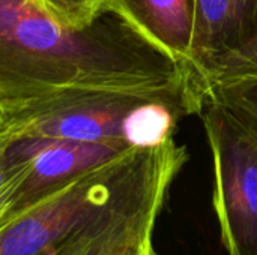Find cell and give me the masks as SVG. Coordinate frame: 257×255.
Returning <instances> with one entry per match:
<instances>
[{
	"label": "cell",
	"instance_id": "cell-1",
	"mask_svg": "<svg viewBox=\"0 0 257 255\" xmlns=\"http://www.w3.org/2000/svg\"><path fill=\"white\" fill-rule=\"evenodd\" d=\"M190 75L108 8L87 27L69 29L27 0H0V104L69 87L154 89Z\"/></svg>",
	"mask_w": 257,
	"mask_h": 255
},
{
	"label": "cell",
	"instance_id": "cell-2",
	"mask_svg": "<svg viewBox=\"0 0 257 255\" xmlns=\"http://www.w3.org/2000/svg\"><path fill=\"white\" fill-rule=\"evenodd\" d=\"M190 93L205 99V90L194 75L142 90L59 89L0 104V138L125 141L130 144V122L142 105Z\"/></svg>",
	"mask_w": 257,
	"mask_h": 255
},
{
	"label": "cell",
	"instance_id": "cell-3",
	"mask_svg": "<svg viewBox=\"0 0 257 255\" xmlns=\"http://www.w3.org/2000/svg\"><path fill=\"white\" fill-rule=\"evenodd\" d=\"M187 161V147L175 138L152 146L136 173L68 233L54 255H158L155 224Z\"/></svg>",
	"mask_w": 257,
	"mask_h": 255
},
{
	"label": "cell",
	"instance_id": "cell-4",
	"mask_svg": "<svg viewBox=\"0 0 257 255\" xmlns=\"http://www.w3.org/2000/svg\"><path fill=\"white\" fill-rule=\"evenodd\" d=\"M148 150L149 147L125 150L0 227V255L56 254L68 233L136 173Z\"/></svg>",
	"mask_w": 257,
	"mask_h": 255
},
{
	"label": "cell",
	"instance_id": "cell-5",
	"mask_svg": "<svg viewBox=\"0 0 257 255\" xmlns=\"http://www.w3.org/2000/svg\"><path fill=\"white\" fill-rule=\"evenodd\" d=\"M214 161V209L229 255H257V141L221 107L200 111Z\"/></svg>",
	"mask_w": 257,
	"mask_h": 255
},
{
	"label": "cell",
	"instance_id": "cell-6",
	"mask_svg": "<svg viewBox=\"0 0 257 255\" xmlns=\"http://www.w3.org/2000/svg\"><path fill=\"white\" fill-rule=\"evenodd\" d=\"M8 167L0 191V227L68 186L84 173L131 149L125 141L5 140Z\"/></svg>",
	"mask_w": 257,
	"mask_h": 255
},
{
	"label": "cell",
	"instance_id": "cell-7",
	"mask_svg": "<svg viewBox=\"0 0 257 255\" xmlns=\"http://www.w3.org/2000/svg\"><path fill=\"white\" fill-rule=\"evenodd\" d=\"M256 33L257 0H194L188 65L203 89L206 74Z\"/></svg>",
	"mask_w": 257,
	"mask_h": 255
},
{
	"label": "cell",
	"instance_id": "cell-8",
	"mask_svg": "<svg viewBox=\"0 0 257 255\" xmlns=\"http://www.w3.org/2000/svg\"><path fill=\"white\" fill-rule=\"evenodd\" d=\"M105 8L120 14L151 42L178 62L188 65L194 0H107Z\"/></svg>",
	"mask_w": 257,
	"mask_h": 255
},
{
	"label": "cell",
	"instance_id": "cell-9",
	"mask_svg": "<svg viewBox=\"0 0 257 255\" xmlns=\"http://www.w3.org/2000/svg\"><path fill=\"white\" fill-rule=\"evenodd\" d=\"M205 101L221 107L257 141V74L209 83Z\"/></svg>",
	"mask_w": 257,
	"mask_h": 255
},
{
	"label": "cell",
	"instance_id": "cell-10",
	"mask_svg": "<svg viewBox=\"0 0 257 255\" xmlns=\"http://www.w3.org/2000/svg\"><path fill=\"white\" fill-rule=\"evenodd\" d=\"M39 12L69 29H84L105 9L107 0H27Z\"/></svg>",
	"mask_w": 257,
	"mask_h": 255
},
{
	"label": "cell",
	"instance_id": "cell-11",
	"mask_svg": "<svg viewBox=\"0 0 257 255\" xmlns=\"http://www.w3.org/2000/svg\"><path fill=\"white\" fill-rule=\"evenodd\" d=\"M257 74V33L242 47L223 57L203 78V86L214 81Z\"/></svg>",
	"mask_w": 257,
	"mask_h": 255
},
{
	"label": "cell",
	"instance_id": "cell-12",
	"mask_svg": "<svg viewBox=\"0 0 257 255\" xmlns=\"http://www.w3.org/2000/svg\"><path fill=\"white\" fill-rule=\"evenodd\" d=\"M6 176H8V167H6L5 153H3V143L0 141V191L6 182Z\"/></svg>",
	"mask_w": 257,
	"mask_h": 255
}]
</instances>
